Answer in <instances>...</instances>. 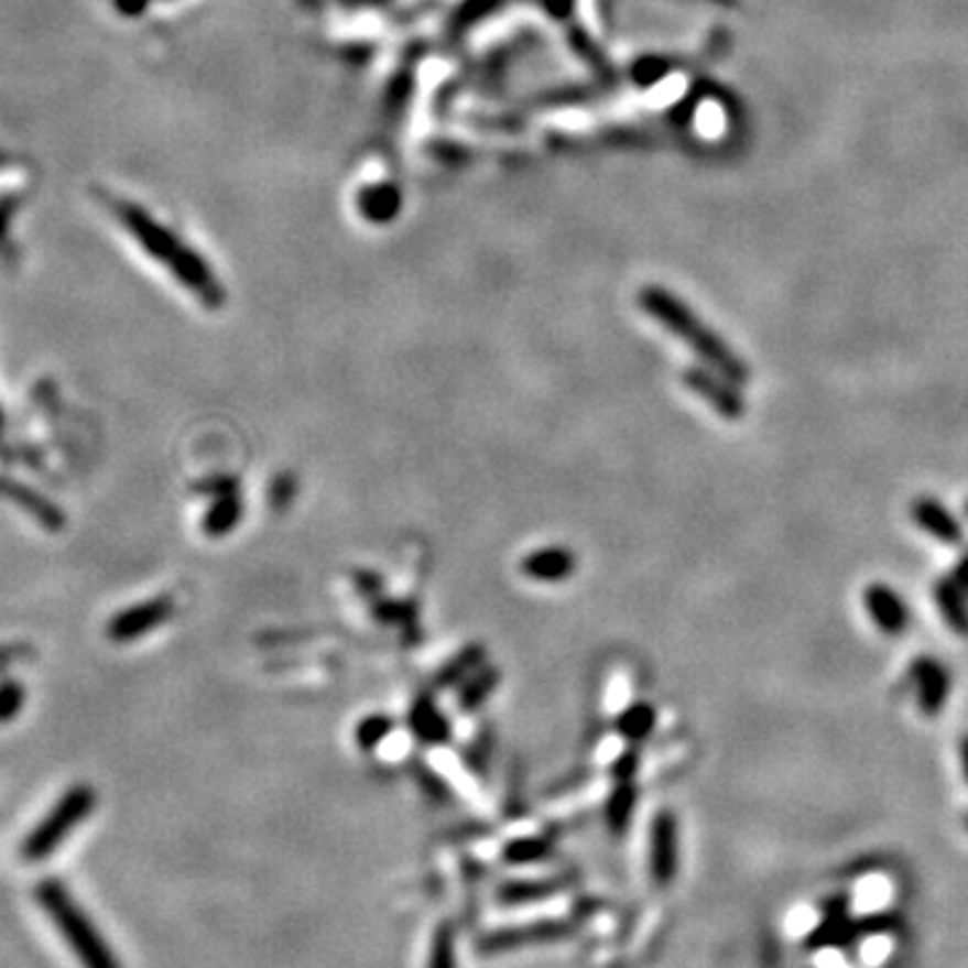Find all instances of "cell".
I'll list each match as a JSON object with an SVG mask.
<instances>
[{
    "instance_id": "obj_22",
    "label": "cell",
    "mask_w": 968,
    "mask_h": 968,
    "mask_svg": "<svg viewBox=\"0 0 968 968\" xmlns=\"http://www.w3.org/2000/svg\"><path fill=\"white\" fill-rule=\"evenodd\" d=\"M24 699H28L24 684L14 678H0V724L14 721L22 714Z\"/></svg>"
},
{
    "instance_id": "obj_16",
    "label": "cell",
    "mask_w": 968,
    "mask_h": 968,
    "mask_svg": "<svg viewBox=\"0 0 968 968\" xmlns=\"http://www.w3.org/2000/svg\"><path fill=\"white\" fill-rule=\"evenodd\" d=\"M482 665H487V651H485V645H482V643H471V645H466V649L458 651V654H455L453 660H449L447 665L442 667V673H438L436 684H438V686H455V684H463V681L471 678V675L477 673V670L482 667Z\"/></svg>"
},
{
    "instance_id": "obj_14",
    "label": "cell",
    "mask_w": 968,
    "mask_h": 968,
    "mask_svg": "<svg viewBox=\"0 0 968 968\" xmlns=\"http://www.w3.org/2000/svg\"><path fill=\"white\" fill-rule=\"evenodd\" d=\"M563 923H533L525 928H509V931H496V934L485 936L479 942L482 953H507V949H516L520 945H531V942H552L557 936L565 934Z\"/></svg>"
},
{
    "instance_id": "obj_1",
    "label": "cell",
    "mask_w": 968,
    "mask_h": 968,
    "mask_svg": "<svg viewBox=\"0 0 968 968\" xmlns=\"http://www.w3.org/2000/svg\"><path fill=\"white\" fill-rule=\"evenodd\" d=\"M641 304L645 313L654 315L667 331H673L675 337L684 339V342L703 358L705 367L718 371V374L729 377V380L738 382V385H742V382L748 380L746 363H742L740 358L724 345V339L718 337V334L705 328L703 320H699L684 302L675 300L673 294H667V291L662 289H645L641 294Z\"/></svg>"
},
{
    "instance_id": "obj_24",
    "label": "cell",
    "mask_w": 968,
    "mask_h": 968,
    "mask_svg": "<svg viewBox=\"0 0 968 968\" xmlns=\"http://www.w3.org/2000/svg\"><path fill=\"white\" fill-rule=\"evenodd\" d=\"M546 848H550V845H546L544 839H533V837L516 839V842H511L507 848V861L509 863L535 861V858H541L546 853Z\"/></svg>"
},
{
    "instance_id": "obj_10",
    "label": "cell",
    "mask_w": 968,
    "mask_h": 968,
    "mask_svg": "<svg viewBox=\"0 0 968 968\" xmlns=\"http://www.w3.org/2000/svg\"><path fill=\"white\" fill-rule=\"evenodd\" d=\"M0 496H3L6 501L14 503V507L28 511L41 527H46V531H63L65 527V514L59 511L57 503L48 501V498L41 496L39 490H33V487L17 482V479H0Z\"/></svg>"
},
{
    "instance_id": "obj_25",
    "label": "cell",
    "mask_w": 968,
    "mask_h": 968,
    "mask_svg": "<svg viewBox=\"0 0 968 968\" xmlns=\"http://www.w3.org/2000/svg\"><path fill=\"white\" fill-rule=\"evenodd\" d=\"M35 660L33 643H0V670Z\"/></svg>"
},
{
    "instance_id": "obj_13",
    "label": "cell",
    "mask_w": 968,
    "mask_h": 968,
    "mask_svg": "<svg viewBox=\"0 0 968 968\" xmlns=\"http://www.w3.org/2000/svg\"><path fill=\"white\" fill-rule=\"evenodd\" d=\"M912 520H915V525L921 527V531L934 535L936 541H942V544L947 546H958L960 539H964V531H960L958 520H955L939 501H934V498H921V501H915V507H912Z\"/></svg>"
},
{
    "instance_id": "obj_5",
    "label": "cell",
    "mask_w": 968,
    "mask_h": 968,
    "mask_svg": "<svg viewBox=\"0 0 968 968\" xmlns=\"http://www.w3.org/2000/svg\"><path fill=\"white\" fill-rule=\"evenodd\" d=\"M173 613H175V600L167 598V595H160V598L143 600L138 602V606H130L124 608V611L116 613L106 627V635L108 641L113 643H132L138 641V638L149 635V632L160 630Z\"/></svg>"
},
{
    "instance_id": "obj_27",
    "label": "cell",
    "mask_w": 968,
    "mask_h": 968,
    "mask_svg": "<svg viewBox=\"0 0 968 968\" xmlns=\"http://www.w3.org/2000/svg\"><path fill=\"white\" fill-rule=\"evenodd\" d=\"M17 197H3L0 199V240H3L6 237V229H9V221H11V216H14V210H17Z\"/></svg>"
},
{
    "instance_id": "obj_7",
    "label": "cell",
    "mask_w": 968,
    "mask_h": 968,
    "mask_svg": "<svg viewBox=\"0 0 968 968\" xmlns=\"http://www.w3.org/2000/svg\"><path fill=\"white\" fill-rule=\"evenodd\" d=\"M649 872L656 885H670L678 872V820L673 813L662 809L651 824L649 845Z\"/></svg>"
},
{
    "instance_id": "obj_6",
    "label": "cell",
    "mask_w": 968,
    "mask_h": 968,
    "mask_svg": "<svg viewBox=\"0 0 968 968\" xmlns=\"http://www.w3.org/2000/svg\"><path fill=\"white\" fill-rule=\"evenodd\" d=\"M684 385L710 406L718 417L740 420L746 415V401L738 391V382L718 374L714 369H689L684 374Z\"/></svg>"
},
{
    "instance_id": "obj_9",
    "label": "cell",
    "mask_w": 968,
    "mask_h": 968,
    "mask_svg": "<svg viewBox=\"0 0 968 968\" xmlns=\"http://www.w3.org/2000/svg\"><path fill=\"white\" fill-rule=\"evenodd\" d=\"M210 496L213 503L205 511V520H203V531L210 535V539H224L235 531L237 525L242 522V498L240 492L235 490V482L231 479H213L210 485Z\"/></svg>"
},
{
    "instance_id": "obj_2",
    "label": "cell",
    "mask_w": 968,
    "mask_h": 968,
    "mask_svg": "<svg viewBox=\"0 0 968 968\" xmlns=\"http://www.w3.org/2000/svg\"><path fill=\"white\" fill-rule=\"evenodd\" d=\"M35 899L44 906V912L57 925L63 939L68 942L70 953L76 955L78 964L84 968H121L119 958L113 955L111 945L102 939L100 931L95 928L93 917L78 906V901L70 896L68 888L59 880H44L35 891Z\"/></svg>"
},
{
    "instance_id": "obj_8",
    "label": "cell",
    "mask_w": 968,
    "mask_h": 968,
    "mask_svg": "<svg viewBox=\"0 0 968 968\" xmlns=\"http://www.w3.org/2000/svg\"><path fill=\"white\" fill-rule=\"evenodd\" d=\"M863 606H867L869 619H872L877 630L885 632V635L896 638L910 627V608L899 598L896 589H891L888 584H869L863 589Z\"/></svg>"
},
{
    "instance_id": "obj_30",
    "label": "cell",
    "mask_w": 968,
    "mask_h": 968,
    "mask_svg": "<svg viewBox=\"0 0 968 968\" xmlns=\"http://www.w3.org/2000/svg\"><path fill=\"white\" fill-rule=\"evenodd\" d=\"M966 514H968V503H966Z\"/></svg>"
},
{
    "instance_id": "obj_3",
    "label": "cell",
    "mask_w": 968,
    "mask_h": 968,
    "mask_svg": "<svg viewBox=\"0 0 968 968\" xmlns=\"http://www.w3.org/2000/svg\"><path fill=\"white\" fill-rule=\"evenodd\" d=\"M116 213H119L121 224L138 237L140 246H143L149 253H154L156 259L164 261V264H170V270L181 278V283H184L186 289H192L194 294L203 296L205 304H210V307L221 304L224 300L221 289H218L216 280L210 278V272L205 270L203 261H197V255L186 253L184 248L167 235V231L156 227L143 210L135 208V205L116 203Z\"/></svg>"
},
{
    "instance_id": "obj_29",
    "label": "cell",
    "mask_w": 968,
    "mask_h": 968,
    "mask_svg": "<svg viewBox=\"0 0 968 968\" xmlns=\"http://www.w3.org/2000/svg\"><path fill=\"white\" fill-rule=\"evenodd\" d=\"M0 428H3V412H0Z\"/></svg>"
},
{
    "instance_id": "obj_23",
    "label": "cell",
    "mask_w": 968,
    "mask_h": 968,
    "mask_svg": "<svg viewBox=\"0 0 968 968\" xmlns=\"http://www.w3.org/2000/svg\"><path fill=\"white\" fill-rule=\"evenodd\" d=\"M428 968H455V931L449 925H442L434 934Z\"/></svg>"
},
{
    "instance_id": "obj_17",
    "label": "cell",
    "mask_w": 968,
    "mask_h": 968,
    "mask_svg": "<svg viewBox=\"0 0 968 968\" xmlns=\"http://www.w3.org/2000/svg\"><path fill=\"white\" fill-rule=\"evenodd\" d=\"M936 606H939L949 630L958 632V635H968V602L964 600V592H960L958 584L942 581L936 587Z\"/></svg>"
},
{
    "instance_id": "obj_4",
    "label": "cell",
    "mask_w": 968,
    "mask_h": 968,
    "mask_svg": "<svg viewBox=\"0 0 968 968\" xmlns=\"http://www.w3.org/2000/svg\"><path fill=\"white\" fill-rule=\"evenodd\" d=\"M97 807V794L93 785L78 783L65 791L57 805L46 813V818L28 834L22 842V858L30 863L44 861L70 837Z\"/></svg>"
},
{
    "instance_id": "obj_15",
    "label": "cell",
    "mask_w": 968,
    "mask_h": 968,
    "mask_svg": "<svg viewBox=\"0 0 968 968\" xmlns=\"http://www.w3.org/2000/svg\"><path fill=\"white\" fill-rule=\"evenodd\" d=\"M412 735L423 742V746H444L449 740V721L442 710L436 708V703L431 697H417L415 705L410 708L406 716Z\"/></svg>"
},
{
    "instance_id": "obj_21",
    "label": "cell",
    "mask_w": 968,
    "mask_h": 968,
    "mask_svg": "<svg viewBox=\"0 0 968 968\" xmlns=\"http://www.w3.org/2000/svg\"><path fill=\"white\" fill-rule=\"evenodd\" d=\"M391 732H393L391 718L382 716V714H371V716L363 718L361 724H358L356 742H358V748H363V751H371V748L380 746L382 740H388V735Z\"/></svg>"
},
{
    "instance_id": "obj_19",
    "label": "cell",
    "mask_w": 968,
    "mask_h": 968,
    "mask_svg": "<svg viewBox=\"0 0 968 968\" xmlns=\"http://www.w3.org/2000/svg\"><path fill=\"white\" fill-rule=\"evenodd\" d=\"M635 794H638L635 785H632L630 781H622L619 783V788L613 791L611 796H608V802H606L608 829L619 834V831H624L627 826H630L632 809H635V800H638Z\"/></svg>"
},
{
    "instance_id": "obj_18",
    "label": "cell",
    "mask_w": 968,
    "mask_h": 968,
    "mask_svg": "<svg viewBox=\"0 0 968 968\" xmlns=\"http://www.w3.org/2000/svg\"><path fill=\"white\" fill-rule=\"evenodd\" d=\"M498 681H501V673H498V667H490V665L479 667L477 673L471 675V678L463 681V689L458 694L460 708H466V710L479 708V705H482L485 699L498 689Z\"/></svg>"
},
{
    "instance_id": "obj_20",
    "label": "cell",
    "mask_w": 968,
    "mask_h": 968,
    "mask_svg": "<svg viewBox=\"0 0 968 968\" xmlns=\"http://www.w3.org/2000/svg\"><path fill=\"white\" fill-rule=\"evenodd\" d=\"M654 724H656L654 708H651L649 703H638V705H630V708H627L624 714L619 716L617 729L624 740L638 742V740L649 738L651 729H654Z\"/></svg>"
},
{
    "instance_id": "obj_26",
    "label": "cell",
    "mask_w": 968,
    "mask_h": 968,
    "mask_svg": "<svg viewBox=\"0 0 968 968\" xmlns=\"http://www.w3.org/2000/svg\"><path fill=\"white\" fill-rule=\"evenodd\" d=\"M635 766H638L635 751H627L624 757L617 761V766H613V772H617V781H619V783H622V781H630L632 772H635Z\"/></svg>"
},
{
    "instance_id": "obj_11",
    "label": "cell",
    "mask_w": 968,
    "mask_h": 968,
    "mask_svg": "<svg viewBox=\"0 0 968 968\" xmlns=\"http://www.w3.org/2000/svg\"><path fill=\"white\" fill-rule=\"evenodd\" d=\"M917 705L923 716H936L949 697V675L936 660H917L912 665Z\"/></svg>"
},
{
    "instance_id": "obj_28",
    "label": "cell",
    "mask_w": 968,
    "mask_h": 968,
    "mask_svg": "<svg viewBox=\"0 0 968 968\" xmlns=\"http://www.w3.org/2000/svg\"><path fill=\"white\" fill-rule=\"evenodd\" d=\"M964 770H966V781H968V740L964 742Z\"/></svg>"
},
{
    "instance_id": "obj_12",
    "label": "cell",
    "mask_w": 968,
    "mask_h": 968,
    "mask_svg": "<svg viewBox=\"0 0 968 968\" xmlns=\"http://www.w3.org/2000/svg\"><path fill=\"white\" fill-rule=\"evenodd\" d=\"M576 554L565 546H544L522 559V574L541 584H559L576 574Z\"/></svg>"
}]
</instances>
